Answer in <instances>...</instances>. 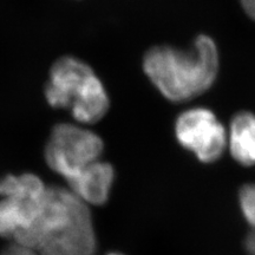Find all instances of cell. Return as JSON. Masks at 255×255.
Wrapping results in <instances>:
<instances>
[{"label":"cell","mask_w":255,"mask_h":255,"mask_svg":"<svg viewBox=\"0 0 255 255\" xmlns=\"http://www.w3.org/2000/svg\"><path fill=\"white\" fill-rule=\"evenodd\" d=\"M13 241L39 255H96L97 252L90 207L62 187H49L36 222L14 235Z\"/></svg>","instance_id":"6da1fadb"},{"label":"cell","mask_w":255,"mask_h":255,"mask_svg":"<svg viewBox=\"0 0 255 255\" xmlns=\"http://www.w3.org/2000/svg\"><path fill=\"white\" fill-rule=\"evenodd\" d=\"M220 55L212 37L200 34L189 50L154 46L143 58V71L157 91L174 103L199 97L214 85Z\"/></svg>","instance_id":"7a4b0ae2"},{"label":"cell","mask_w":255,"mask_h":255,"mask_svg":"<svg viewBox=\"0 0 255 255\" xmlns=\"http://www.w3.org/2000/svg\"><path fill=\"white\" fill-rule=\"evenodd\" d=\"M49 187L34 174L7 175L0 180V237L13 239L36 222Z\"/></svg>","instance_id":"3957f363"},{"label":"cell","mask_w":255,"mask_h":255,"mask_svg":"<svg viewBox=\"0 0 255 255\" xmlns=\"http://www.w3.org/2000/svg\"><path fill=\"white\" fill-rule=\"evenodd\" d=\"M103 150V139L97 133L77 124L59 123L47 139L45 161L51 170L68 182L89 164L101 159Z\"/></svg>","instance_id":"277c9868"},{"label":"cell","mask_w":255,"mask_h":255,"mask_svg":"<svg viewBox=\"0 0 255 255\" xmlns=\"http://www.w3.org/2000/svg\"><path fill=\"white\" fill-rule=\"evenodd\" d=\"M174 132L178 144L202 163L219 161L227 150V128L207 108H190L175 121Z\"/></svg>","instance_id":"5b68a950"},{"label":"cell","mask_w":255,"mask_h":255,"mask_svg":"<svg viewBox=\"0 0 255 255\" xmlns=\"http://www.w3.org/2000/svg\"><path fill=\"white\" fill-rule=\"evenodd\" d=\"M95 75L94 70L83 60L76 57H62L50 70L45 85L47 103L56 109H70Z\"/></svg>","instance_id":"8992f818"},{"label":"cell","mask_w":255,"mask_h":255,"mask_svg":"<svg viewBox=\"0 0 255 255\" xmlns=\"http://www.w3.org/2000/svg\"><path fill=\"white\" fill-rule=\"evenodd\" d=\"M115 182V169L108 162L98 161L89 164L68 181L69 189L90 206H102L109 200Z\"/></svg>","instance_id":"52a82bcc"},{"label":"cell","mask_w":255,"mask_h":255,"mask_svg":"<svg viewBox=\"0 0 255 255\" xmlns=\"http://www.w3.org/2000/svg\"><path fill=\"white\" fill-rule=\"evenodd\" d=\"M227 149L235 162L255 165V115L241 111L233 117L227 129Z\"/></svg>","instance_id":"ba28073f"},{"label":"cell","mask_w":255,"mask_h":255,"mask_svg":"<svg viewBox=\"0 0 255 255\" xmlns=\"http://www.w3.org/2000/svg\"><path fill=\"white\" fill-rule=\"evenodd\" d=\"M110 108L109 95L97 75L94 76L89 85L70 108L72 117L81 124L100 122Z\"/></svg>","instance_id":"9c48e42d"},{"label":"cell","mask_w":255,"mask_h":255,"mask_svg":"<svg viewBox=\"0 0 255 255\" xmlns=\"http://www.w3.org/2000/svg\"><path fill=\"white\" fill-rule=\"evenodd\" d=\"M239 205L252 231L246 239V248L255 255V183H247L239 191Z\"/></svg>","instance_id":"30bf717a"},{"label":"cell","mask_w":255,"mask_h":255,"mask_svg":"<svg viewBox=\"0 0 255 255\" xmlns=\"http://www.w3.org/2000/svg\"><path fill=\"white\" fill-rule=\"evenodd\" d=\"M1 255H39L37 251H34L33 248L23 246V245L13 242L12 245H9L7 248H5L2 251Z\"/></svg>","instance_id":"8fae6325"},{"label":"cell","mask_w":255,"mask_h":255,"mask_svg":"<svg viewBox=\"0 0 255 255\" xmlns=\"http://www.w3.org/2000/svg\"><path fill=\"white\" fill-rule=\"evenodd\" d=\"M240 2L245 13L255 20V0H240Z\"/></svg>","instance_id":"7c38bea8"},{"label":"cell","mask_w":255,"mask_h":255,"mask_svg":"<svg viewBox=\"0 0 255 255\" xmlns=\"http://www.w3.org/2000/svg\"><path fill=\"white\" fill-rule=\"evenodd\" d=\"M108 255H124L122 253H116V252H113V253H109Z\"/></svg>","instance_id":"4fadbf2b"}]
</instances>
